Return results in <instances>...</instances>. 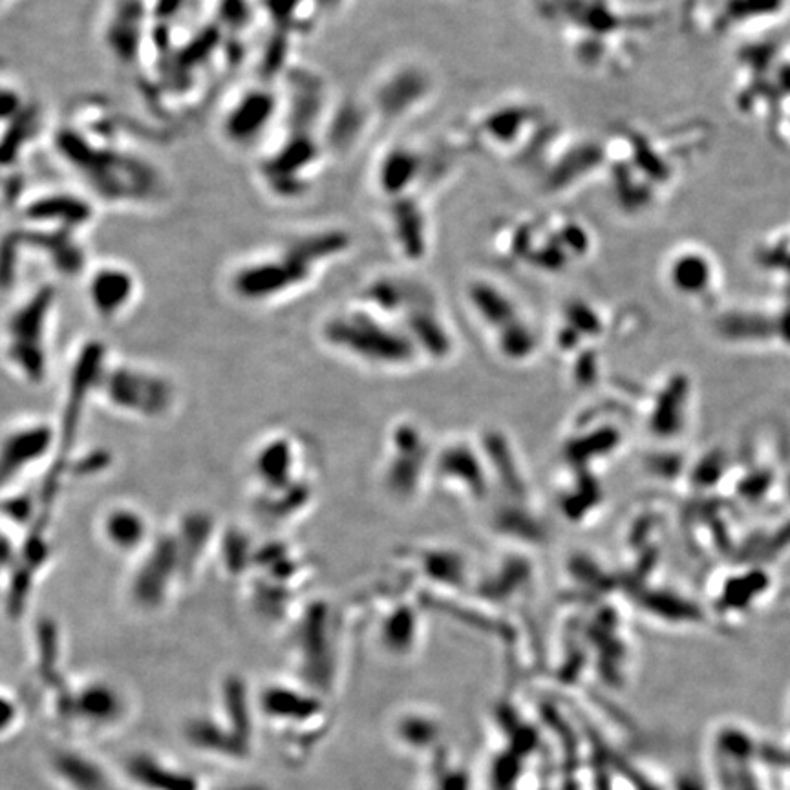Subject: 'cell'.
<instances>
[{
	"label": "cell",
	"mask_w": 790,
	"mask_h": 790,
	"mask_svg": "<svg viewBox=\"0 0 790 790\" xmlns=\"http://www.w3.org/2000/svg\"><path fill=\"white\" fill-rule=\"evenodd\" d=\"M352 247V233L341 225L295 231L233 262L225 271L224 288L249 308L275 306L317 284Z\"/></svg>",
	"instance_id": "6da1fadb"
},
{
	"label": "cell",
	"mask_w": 790,
	"mask_h": 790,
	"mask_svg": "<svg viewBox=\"0 0 790 790\" xmlns=\"http://www.w3.org/2000/svg\"><path fill=\"white\" fill-rule=\"evenodd\" d=\"M257 688L240 673L222 677L211 710L185 717L182 739L194 756L225 767L247 763L257 747Z\"/></svg>",
	"instance_id": "7a4b0ae2"
},
{
	"label": "cell",
	"mask_w": 790,
	"mask_h": 790,
	"mask_svg": "<svg viewBox=\"0 0 790 790\" xmlns=\"http://www.w3.org/2000/svg\"><path fill=\"white\" fill-rule=\"evenodd\" d=\"M331 699L297 679H271L257 688L260 726L275 737L291 767L304 765L333 726Z\"/></svg>",
	"instance_id": "3957f363"
},
{
	"label": "cell",
	"mask_w": 790,
	"mask_h": 790,
	"mask_svg": "<svg viewBox=\"0 0 790 790\" xmlns=\"http://www.w3.org/2000/svg\"><path fill=\"white\" fill-rule=\"evenodd\" d=\"M326 352L364 368H399L414 355L412 337L363 300L328 311L317 326Z\"/></svg>",
	"instance_id": "277c9868"
},
{
	"label": "cell",
	"mask_w": 790,
	"mask_h": 790,
	"mask_svg": "<svg viewBox=\"0 0 790 790\" xmlns=\"http://www.w3.org/2000/svg\"><path fill=\"white\" fill-rule=\"evenodd\" d=\"M291 677L333 699L341 681L342 626L337 606L311 598L288 624Z\"/></svg>",
	"instance_id": "5b68a950"
},
{
	"label": "cell",
	"mask_w": 790,
	"mask_h": 790,
	"mask_svg": "<svg viewBox=\"0 0 790 790\" xmlns=\"http://www.w3.org/2000/svg\"><path fill=\"white\" fill-rule=\"evenodd\" d=\"M57 289L44 282L17 300L4 321V363L24 385L43 386L52 374Z\"/></svg>",
	"instance_id": "8992f818"
},
{
	"label": "cell",
	"mask_w": 790,
	"mask_h": 790,
	"mask_svg": "<svg viewBox=\"0 0 790 790\" xmlns=\"http://www.w3.org/2000/svg\"><path fill=\"white\" fill-rule=\"evenodd\" d=\"M46 695L55 721L81 737L116 736L136 712L129 690L107 675L66 677Z\"/></svg>",
	"instance_id": "52a82bcc"
},
{
	"label": "cell",
	"mask_w": 790,
	"mask_h": 790,
	"mask_svg": "<svg viewBox=\"0 0 790 790\" xmlns=\"http://www.w3.org/2000/svg\"><path fill=\"white\" fill-rule=\"evenodd\" d=\"M96 401L138 423H163L178 410L180 386L158 366L108 359L97 381Z\"/></svg>",
	"instance_id": "ba28073f"
},
{
	"label": "cell",
	"mask_w": 790,
	"mask_h": 790,
	"mask_svg": "<svg viewBox=\"0 0 790 790\" xmlns=\"http://www.w3.org/2000/svg\"><path fill=\"white\" fill-rule=\"evenodd\" d=\"M302 469V449L297 439L282 432L262 439L251 454L258 511L282 522L308 509L313 485Z\"/></svg>",
	"instance_id": "9c48e42d"
},
{
	"label": "cell",
	"mask_w": 790,
	"mask_h": 790,
	"mask_svg": "<svg viewBox=\"0 0 790 790\" xmlns=\"http://www.w3.org/2000/svg\"><path fill=\"white\" fill-rule=\"evenodd\" d=\"M194 578L172 525L156 531L141 555L132 560L127 578V602L143 615H156L171 604L178 591Z\"/></svg>",
	"instance_id": "30bf717a"
},
{
	"label": "cell",
	"mask_w": 790,
	"mask_h": 790,
	"mask_svg": "<svg viewBox=\"0 0 790 790\" xmlns=\"http://www.w3.org/2000/svg\"><path fill=\"white\" fill-rule=\"evenodd\" d=\"M282 88L247 86L231 97L220 118V134L233 149L247 150L271 141L282 125ZM260 149V150H262Z\"/></svg>",
	"instance_id": "8fae6325"
},
{
	"label": "cell",
	"mask_w": 790,
	"mask_h": 790,
	"mask_svg": "<svg viewBox=\"0 0 790 790\" xmlns=\"http://www.w3.org/2000/svg\"><path fill=\"white\" fill-rule=\"evenodd\" d=\"M61 449L59 423L24 419L13 423L2 438L0 480L4 491L13 489L33 469L54 463Z\"/></svg>",
	"instance_id": "7c38bea8"
},
{
	"label": "cell",
	"mask_w": 790,
	"mask_h": 790,
	"mask_svg": "<svg viewBox=\"0 0 790 790\" xmlns=\"http://www.w3.org/2000/svg\"><path fill=\"white\" fill-rule=\"evenodd\" d=\"M17 211L22 229L81 235L96 218V202L88 193L68 189H44L24 196Z\"/></svg>",
	"instance_id": "4fadbf2b"
},
{
	"label": "cell",
	"mask_w": 790,
	"mask_h": 790,
	"mask_svg": "<svg viewBox=\"0 0 790 790\" xmlns=\"http://www.w3.org/2000/svg\"><path fill=\"white\" fill-rule=\"evenodd\" d=\"M44 770L57 790H125L121 772H114L88 748L59 743L44 754Z\"/></svg>",
	"instance_id": "5bb4252c"
},
{
	"label": "cell",
	"mask_w": 790,
	"mask_h": 790,
	"mask_svg": "<svg viewBox=\"0 0 790 790\" xmlns=\"http://www.w3.org/2000/svg\"><path fill=\"white\" fill-rule=\"evenodd\" d=\"M85 299L92 315L101 322H119L138 304L141 284L132 267L123 262H99L85 277Z\"/></svg>",
	"instance_id": "9a60e30c"
},
{
	"label": "cell",
	"mask_w": 790,
	"mask_h": 790,
	"mask_svg": "<svg viewBox=\"0 0 790 790\" xmlns=\"http://www.w3.org/2000/svg\"><path fill=\"white\" fill-rule=\"evenodd\" d=\"M119 772L127 789L207 790L194 772L154 750H138L130 754Z\"/></svg>",
	"instance_id": "2e32d148"
},
{
	"label": "cell",
	"mask_w": 790,
	"mask_h": 790,
	"mask_svg": "<svg viewBox=\"0 0 790 790\" xmlns=\"http://www.w3.org/2000/svg\"><path fill=\"white\" fill-rule=\"evenodd\" d=\"M103 544L112 553L134 560L145 551L156 531L149 514L132 503H114L105 509L97 525Z\"/></svg>",
	"instance_id": "e0dca14e"
},
{
	"label": "cell",
	"mask_w": 790,
	"mask_h": 790,
	"mask_svg": "<svg viewBox=\"0 0 790 790\" xmlns=\"http://www.w3.org/2000/svg\"><path fill=\"white\" fill-rule=\"evenodd\" d=\"M33 672L46 690H54L57 684L66 679L63 672V637L61 630L52 620H43L35 626L33 635Z\"/></svg>",
	"instance_id": "ac0fdd59"
},
{
	"label": "cell",
	"mask_w": 790,
	"mask_h": 790,
	"mask_svg": "<svg viewBox=\"0 0 790 790\" xmlns=\"http://www.w3.org/2000/svg\"><path fill=\"white\" fill-rule=\"evenodd\" d=\"M216 547L220 549V558L225 573L233 578L249 577L255 564L257 547L251 536L240 527H227L220 531Z\"/></svg>",
	"instance_id": "d6986e66"
},
{
	"label": "cell",
	"mask_w": 790,
	"mask_h": 790,
	"mask_svg": "<svg viewBox=\"0 0 790 790\" xmlns=\"http://www.w3.org/2000/svg\"><path fill=\"white\" fill-rule=\"evenodd\" d=\"M24 723H26L24 701L15 692H11L10 686H2V725H0L2 741H10L11 737L17 736Z\"/></svg>",
	"instance_id": "ffe728a7"
},
{
	"label": "cell",
	"mask_w": 790,
	"mask_h": 790,
	"mask_svg": "<svg viewBox=\"0 0 790 790\" xmlns=\"http://www.w3.org/2000/svg\"><path fill=\"white\" fill-rule=\"evenodd\" d=\"M209 790V789H207ZM213 790H275L273 787H269L267 783L264 781H236V783H229V785H224V787H220V789H213Z\"/></svg>",
	"instance_id": "44dd1931"
},
{
	"label": "cell",
	"mask_w": 790,
	"mask_h": 790,
	"mask_svg": "<svg viewBox=\"0 0 790 790\" xmlns=\"http://www.w3.org/2000/svg\"><path fill=\"white\" fill-rule=\"evenodd\" d=\"M317 4H321L322 8H326V10H335V8H339L344 0H315Z\"/></svg>",
	"instance_id": "7402d4cb"
},
{
	"label": "cell",
	"mask_w": 790,
	"mask_h": 790,
	"mask_svg": "<svg viewBox=\"0 0 790 790\" xmlns=\"http://www.w3.org/2000/svg\"><path fill=\"white\" fill-rule=\"evenodd\" d=\"M10 2H15V0H2V4L6 6V4H10Z\"/></svg>",
	"instance_id": "603a6c76"
}]
</instances>
